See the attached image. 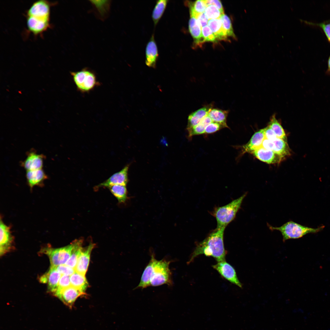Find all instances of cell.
I'll return each instance as SVG.
<instances>
[{
	"mask_svg": "<svg viewBox=\"0 0 330 330\" xmlns=\"http://www.w3.org/2000/svg\"><path fill=\"white\" fill-rule=\"evenodd\" d=\"M170 262V261L165 259L158 260L154 253H152L151 259L145 268L139 283L135 288L143 289L164 284L172 285L171 273L169 268Z\"/></svg>",
	"mask_w": 330,
	"mask_h": 330,
	"instance_id": "obj_1",
	"label": "cell"
},
{
	"mask_svg": "<svg viewBox=\"0 0 330 330\" xmlns=\"http://www.w3.org/2000/svg\"><path fill=\"white\" fill-rule=\"evenodd\" d=\"M56 4L46 0L34 2L26 14L27 29L35 36L41 35L51 26L50 23L51 7Z\"/></svg>",
	"mask_w": 330,
	"mask_h": 330,
	"instance_id": "obj_2",
	"label": "cell"
},
{
	"mask_svg": "<svg viewBox=\"0 0 330 330\" xmlns=\"http://www.w3.org/2000/svg\"><path fill=\"white\" fill-rule=\"evenodd\" d=\"M225 228H217L202 241L198 243L192 253L188 263L201 255L212 257L218 262L225 260L226 252L224 244Z\"/></svg>",
	"mask_w": 330,
	"mask_h": 330,
	"instance_id": "obj_3",
	"label": "cell"
},
{
	"mask_svg": "<svg viewBox=\"0 0 330 330\" xmlns=\"http://www.w3.org/2000/svg\"><path fill=\"white\" fill-rule=\"evenodd\" d=\"M247 194L245 193L228 204L215 209L212 214L216 220L217 228H226L234 219Z\"/></svg>",
	"mask_w": 330,
	"mask_h": 330,
	"instance_id": "obj_4",
	"label": "cell"
},
{
	"mask_svg": "<svg viewBox=\"0 0 330 330\" xmlns=\"http://www.w3.org/2000/svg\"><path fill=\"white\" fill-rule=\"evenodd\" d=\"M267 226L271 230L279 231L283 236V242L290 239L302 237L308 233L318 232L324 227V226H322L317 228H310L291 221L278 227L273 226L268 223Z\"/></svg>",
	"mask_w": 330,
	"mask_h": 330,
	"instance_id": "obj_5",
	"label": "cell"
},
{
	"mask_svg": "<svg viewBox=\"0 0 330 330\" xmlns=\"http://www.w3.org/2000/svg\"><path fill=\"white\" fill-rule=\"evenodd\" d=\"M70 73L78 90L82 93L88 92L100 85L95 73L88 68Z\"/></svg>",
	"mask_w": 330,
	"mask_h": 330,
	"instance_id": "obj_6",
	"label": "cell"
},
{
	"mask_svg": "<svg viewBox=\"0 0 330 330\" xmlns=\"http://www.w3.org/2000/svg\"><path fill=\"white\" fill-rule=\"evenodd\" d=\"M73 248L72 242L67 246L59 248L45 247L41 250V252L49 257L50 266H56L65 264L70 257Z\"/></svg>",
	"mask_w": 330,
	"mask_h": 330,
	"instance_id": "obj_7",
	"label": "cell"
},
{
	"mask_svg": "<svg viewBox=\"0 0 330 330\" xmlns=\"http://www.w3.org/2000/svg\"><path fill=\"white\" fill-rule=\"evenodd\" d=\"M212 267L222 277L228 281L240 288L242 287V284L237 277L235 270L225 260L218 262L216 264L213 265Z\"/></svg>",
	"mask_w": 330,
	"mask_h": 330,
	"instance_id": "obj_8",
	"label": "cell"
},
{
	"mask_svg": "<svg viewBox=\"0 0 330 330\" xmlns=\"http://www.w3.org/2000/svg\"><path fill=\"white\" fill-rule=\"evenodd\" d=\"M27 157L21 162V165L26 171L42 169L45 156L42 154H38L34 149L27 152Z\"/></svg>",
	"mask_w": 330,
	"mask_h": 330,
	"instance_id": "obj_9",
	"label": "cell"
},
{
	"mask_svg": "<svg viewBox=\"0 0 330 330\" xmlns=\"http://www.w3.org/2000/svg\"><path fill=\"white\" fill-rule=\"evenodd\" d=\"M86 295L85 293L83 292L71 285L56 293L54 295L57 297L69 308L71 309L78 297Z\"/></svg>",
	"mask_w": 330,
	"mask_h": 330,
	"instance_id": "obj_10",
	"label": "cell"
},
{
	"mask_svg": "<svg viewBox=\"0 0 330 330\" xmlns=\"http://www.w3.org/2000/svg\"><path fill=\"white\" fill-rule=\"evenodd\" d=\"M0 254L2 255L12 248L14 237L10 227L5 224L1 218L0 224Z\"/></svg>",
	"mask_w": 330,
	"mask_h": 330,
	"instance_id": "obj_11",
	"label": "cell"
},
{
	"mask_svg": "<svg viewBox=\"0 0 330 330\" xmlns=\"http://www.w3.org/2000/svg\"><path fill=\"white\" fill-rule=\"evenodd\" d=\"M129 165H127L121 170L112 175L108 179L95 187V189L100 187H107L116 185H125L128 181V172Z\"/></svg>",
	"mask_w": 330,
	"mask_h": 330,
	"instance_id": "obj_12",
	"label": "cell"
},
{
	"mask_svg": "<svg viewBox=\"0 0 330 330\" xmlns=\"http://www.w3.org/2000/svg\"><path fill=\"white\" fill-rule=\"evenodd\" d=\"M95 246L94 244L91 243L86 247L82 248L75 268V271L85 275L90 262V254Z\"/></svg>",
	"mask_w": 330,
	"mask_h": 330,
	"instance_id": "obj_13",
	"label": "cell"
},
{
	"mask_svg": "<svg viewBox=\"0 0 330 330\" xmlns=\"http://www.w3.org/2000/svg\"><path fill=\"white\" fill-rule=\"evenodd\" d=\"M157 46L152 34L148 42L145 50V63L148 66L155 68L159 57Z\"/></svg>",
	"mask_w": 330,
	"mask_h": 330,
	"instance_id": "obj_14",
	"label": "cell"
},
{
	"mask_svg": "<svg viewBox=\"0 0 330 330\" xmlns=\"http://www.w3.org/2000/svg\"><path fill=\"white\" fill-rule=\"evenodd\" d=\"M251 154L260 161L268 164L279 163L284 159L273 151L266 149L262 146Z\"/></svg>",
	"mask_w": 330,
	"mask_h": 330,
	"instance_id": "obj_15",
	"label": "cell"
},
{
	"mask_svg": "<svg viewBox=\"0 0 330 330\" xmlns=\"http://www.w3.org/2000/svg\"><path fill=\"white\" fill-rule=\"evenodd\" d=\"M61 276L54 267L50 266L49 271L39 278V280L41 283H47L48 290L54 294Z\"/></svg>",
	"mask_w": 330,
	"mask_h": 330,
	"instance_id": "obj_16",
	"label": "cell"
},
{
	"mask_svg": "<svg viewBox=\"0 0 330 330\" xmlns=\"http://www.w3.org/2000/svg\"><path fill=\"white\" fill-rule=\"evenodd\" d=\"M265 128L259 130L252 136L249 141L241 147V154L245 153H251L255 150L262 146L263 141L265 138Z\"/></svg>",
	"mask_w": 330,
	"mask_h": 330,
	"instance_id": "obj_17",
	"label": "cell"
},
{
	"mask_svg": "<svg viewBox=\"0 0 330 330\" xmlns=\"http://www.w3.org/2000/svg\"><path fill=\"white\" fill-rule=\"evenodd\" d=\"M26 176L27 183L31 190L35 186H43L44 181L48 178L42 169L26 171Z\"/></svg>",
	"mask_w": 330,
	"mask_h": 330,
	"instance_id": "obj_18",
	"label": "cell"
},
{
	"mask_svg": "<svg viewBox=\"0 0 330 330\" xmlns=\"http://www.w3.org/2000/svg\"><path fill=\"white\" fill-rule=\"evenodd\" d=\"M213 105L210 104L192 112L188 116L187 130L198 124L206 116L212 108Z\"/></svg>",
	"mask_w": 330,
	"mask_h": 330,
	"instance_id": "obj_19",
	"label": "cell"
},
{
	"mask_svg": "<svg viewBox=\"0 0 330 330\" xmlns=\"http://www.w3.org/2000/svg\"><path fill=\"white\" fill-rule=\"evenodd\" d=\"M190 16L189 22V32L196 44L200 46L204 42L202 36V28L196 17Z\"/></svg>",
	"mask_w": 330,
	"mask_h": 330,
	"instance_id": "obj_20",
	"label": "cell"
},
{
	"mask_svg": "<svg viewBox=\"0 0 330 330\" xmlns=\"http://www.w3.org/2000/svg\"><path fill=\"white\" fill-rule=\"evenodd\" d=\"M207 24L217 40L228 41V37L223 29L222 22L220 18L209 20Z\"/></svg>",
	"mask_w": 330,
	"mask_h": 330,
	"instance_id": "obj_21",
	"label": "cell"
},
{
	"mask_svg": "<svg viewBox=\"0 0 330 330\" xmlns=\"http://www.w3.org/2000/svg\"><path fill=\"white\" fill-rule=\"evenodd\" d=\"M73 248L70 257L65 265L75 269L82 248L83 240L76 239L72 242Z\"/></svg>",
	"mask_w": 330,
	"mask_h": 330,
	"instance_id": "obj_22",
	"label": "cell"
},
{
	"mask_svg": "<svg viewBox=\"0 0 330 330\" xmlns=\"http://www.w3.org/2000/svg\"><path fill=\"white\" fill-rule=\"evenodd\" d=\"M70 281L71 286L85 293L89 284L85 276L75 271L70 276Z\"/></svg>",
	"mask_w": 330,
	"mask_h": 330,
	"instance_id": "obj_23",
	"label": "cell"
},
{
	"mask_svg": "<svg viewBox=\"0 0 330 330\" xmlns=\"http://www.w3.org/2000/svg\"><path fill=\"white\" fill-rule=\"evenodd\" d=\"M229 111L216 108L211 109L208 115L213 122L221 124L226 128H229L226 123V119Z\"/></svg>",
	"mask_w": 330,
	"mask_h": 330,
	"instance_id": "obj_24",
	"label": "cell"
},
{
	"mask_svg": "<svg viewBox=\"0 0 330 330\" xmlns=\"http://www.w3.org/2000/svg\"><path fill=\"white\" fill-rule=\"evenodd\" d=\"M184 4L189 8L190 16L196 18L199 15L204 13L207 7L205 0H197L193 2L185 1Z\"/></svg>",
	"mask_w": 330,
	"mask_h": 330,
	"instance_id": "obj_25",
	"label": "cell"
},
{
	"mask_svg": "<svg viewBox=\"0 0 330 330\" xmlns=\"http://www.w3.org/2000/svg\"><path fill=\"white\" fill-rule=\"evenodd\" d=\"M169 1L158 0L156 1L153 10L152 17L155 27L162 16L166 8Z\"/></svg>",
	"mask_w": 330,
	"mask_h": 330,
	"instance_id": "obj_26",
	"label": "cell"
},
{
	"mask_svg": "<svg viewBox=\"0 0 330 330\" xmlns=\"http://www.w3.org/2000/svg\"><path fill=\"white\" fill-rule=\"evenodd\" d=\"M273 142L274 144L273 151L274 152L284 158L291 155L290 149L287 142L278 138Z\"/></svg>",
	"mask_w": 330,
	"mask_h": 330,
	"instance_id": "obj_27",
	"label": "cell"
},
{
	"mask_svg": "<svg viewBox=\"0 0 330 330\" xmlns=\"http://www.w3.org/2000/svg\"><path fill=\"white\" fill-rule=\"evenodd\" d=\"M108 188L119 203H124L125 202L127 199L126 185H116L109 186Z\"/></svg>",
	"mask_w": 330,
	"mask_h": 330,
	"instance_id": "obj_28",
	"label": "cell"
},
{
	"mask_svg": "<svg viewBox=\"0 0 330 330\" xmlns=\"http://www.w3.org/2000/svg\"><path fill=\"white\" fill-rule=\"evenodd\" d=\"M212 122L211 118L207 115L198 124L187 130L188 137L190 138L194 135L204 134L206 127Z\"/></svg>",
	"mask_w": 330,
	"mask_h": 330,
	"instance_id": "obj_29",
	"label": "cell"
},
{
	"mask_svg": "<svg viewBox=\"0 0 330 330\" xmlns=\"http://www.w3.org/2000/svg\"><path fill=\"white\" fill-rule=\"evenodd\" d=\"M268 126L274 131L277 138L287 142V138L284 130L274 115L272 116Z\"/></svg>",
	"mask_w": 330,
	"mask_h": 330,
	"instance_id": "obj_30",
	"label": "cell"
},
{
	"mask_svg": "<svg viewBox=\"0 0 330 330\" xmlns=\"http://www.w3.org/2000/svg\"><path fill=\"white\" fill-rule=\"evenodd\" d=\"M222 22L223 29L227 37H231L236 39V37L234 33L232 23L228 16L223 14L219 18Z\"/></svg>",
	"mask_w": 330,
	"mask_h": 330,
	"instance_id": "obj_31",
	"label": "cell"
},
{
	"mask_svg": "<svg viewBox=\"0 0 330 330\" xmlns=\"http://www.w3.org/2000/svg\"><path fill=\"white\" fill-rule=\"evenodd\" d=\"M204 13L208 20L218 19L224 13L221 12L215 6L211 5L207 6Z\"/></svg>",
	"mask_w": 330,
	"mask_h": 330,
	"instance_id": "obj_32",
	"label": "cell"
},
{
	"mask_svg": "<svg viewBox=\"0 0 330 330\" xmlns=\"http://www.w3.org/2000/svg\"><path fill=\"white\" fill-rule=\"evenodd\" d=\"M202 33L204 42H216L217 40L212 31L207 25L202 28Z\"/></svg>",
	"mask_w": 330,
	"mask_h": 330,
	"instance_id": "obj_33",
	"label": "cell"
},
{
	"mask_svg": "<svg viewBox=\"0 0 330 330\" xmlns=\"http://www.w3.org/2000/svg\"><path fill=\"white\" fill-rule=\"evenodd\" d=\"M70 286V276L62 275L58 282L57 291L54 295Z\"/></svg>",
	"mask_w": 330,
	"mask_h": 330,
	"instance_id": "obj_34",
	"label": "cell"
},
{
	"mask_svg": "<svg viewBox=\"0 0 330 330\" xmlns=\"http://www.w3.org/2000/svg\"><path fill=\"white\" fill-rule=\"evenodd\" d=\"M91 3L94 5L97 10L101 14L106 13L109 8V2L107 1H91Z\"/></svg>",
	"mask_w": 330,
	"mask_h": 330,
	"instance_id": "obj_35",
	"label": "cell"
},
{
	"mask_svg": "<svg viewBox=\"0 0 330 330\" xmlns=\"http://www.w3.org/2000/svg\"><path fill=\"white\" fill-rule=\"evenodd\" d=\"M226 127L224 126L221 124L212 122L206 127L204 134H209L213 133L223 128Z\"/></svg>",
	"mask_w": 330,
	"mask_h": 330,
	"instance_id": "obj_36",
	"label": "cell"
},
{
	"mask_svg": "<svg viewBox=\"0 0 330 330\" xmlns=\"http://www.w3.org/2000/svg\"><path fill=\"white\" fill-rule=\"evenodd\" d=\"M306 23L311 25H317L321 28L325 33L328 40L330 42V20L320 23H314L304 21Z\"/></svg>",
	"mask_w": 330,
	"mask_h": 330,
	"instance_id": "obj_37",
	"label": "cell"
},
{
	"mask_svg": "<svg viewBox=\"0 0 330 330\" xmlns=\"http://www.w3.org/2000/svg\"><path fill=\"white\" fill-rule=\"evenodd\" d=\"M54 267L62 275L70 276L75 272V269L65 264L60 265L56 266H54Z\"/></svg>",
	"mask_w": 330,
	"mask_h": 330,
	"instance_id": "obj_38",
	"label": "cell"
},
{
	"mask_svg": "<svg viewBox=\"0 0 330 330\" xmlns=\"http://www.w3.org/2000/svg\"><path fill=\"white\" fill-rule=\"evenodd\" d=\"M264 128L265 138L273 141L277 138L275 133L269 126Z\"/></svg>",
	"mask_w": 330,
	"mask_h": 330,
	"instance_id": "obj_39",
	"label": "cell"
},
{
	"mask_svg": "<svg viewBox=\"0 0 330 330\" xmlns=\"http://www.w3.org/2000/svg\"><path fill=\"white\" fill-rule=\"evenodd\" d=\"M207 6L211 5L216 6L222 13H224V9L220 1L219 0H205Z\"/></svg>",
	"mask_w": 330,
	"mask_h": 330,
	"instance_id": "obj_40",
	"label": "cell"
},
{
	"mask_svg": "<svg viewBox=\"0 0 330 330\" xmlns=\"http://www.w3.org/2000/svg\"><path fill=\"white\" fill-rule=\"evenodd\" d=\"M196 18L201 28L207 25L208 21V19L205 15L204 13L199 15Z\"/></svg>",
	"mask_w": 330,
	"mask_h": 330,
	"instance_id": "obj_41",
	"label": "cell"
},
{
	"mask_svg": "<svg viewBox=\"0 0 330 330\" xmlns=\"http://www.w3.org/2000/svg\"><path fill=\"white\" fill-rule=\"evenodd\" d=\"M262 147L266 149L273 151L274 144L273 141L265 138L263 141Z\"/></svg>",
	"mask_w": 330,
	"mask_h": 330,
	"instance_id": "obj_42",
	"label": "cell"
},
{
	"mask_svg": "<svg viewBox=\"0 0 330 330\" xmlns=\"http://www.w3.org/2000/svg\"><path fill=\"white\" fill-rule=\"evenodd\" d=\"M328 69L330 71V56L328 61Z\"/></svg>",
	"mask_w": 330,
	"mask_h": 330,
	"instance_id": "obj_43",
	"label": "cell"
}]
</instances>
